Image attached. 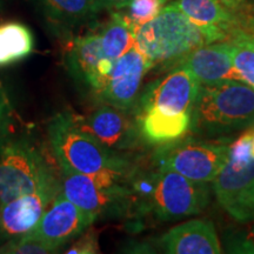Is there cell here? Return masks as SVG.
Wrapping results in <instances>:
<instances>
[{
    "instance_id": "cell-1",
    "label": "cell",
    "mask_w": 254,
    "mask_h": 254,
    "mask_svg": "<svg viewBox=\"0 0 254 254\" xmlns=\"http://www.w3.org/2000/svg\"><path fill=\"white\" fill-rule=\"evenodd\" d=\"M47 132L59 166L93 178L119 182H128L134 173V165L128 159L80 128L72 114H57L49 124Z\"/></svg>"
},
{
    "instance_id": "cell-2",
    "label": "cell",
    "mask_w": 254,
    "mask_h": 254,
    "mask_svg": "<svg viewBox=\"0 0 254 254\" xmlns=\"http://www.w3.org/2000/svg\"><path fill=\"white\" fill-rule=\"evenodd\" d=\"M254 126V88L240 80L199 85L190 131L220 138Z\"/></svg>"
},
{
    "instance_id": "cell-3",
    "label": "cell",
    "mask_w": 254,
    "mask_h": 254,
    "mask_svg": "<svg viewBox=\"0 0 254 254\" xmlns=\"http://www.w3.org/2000/svg\"><path fill=\"white\" fill-rule=\"evenodd\" d=\"M134 212L150 213L159 220H173L199 214L207 207L211 198L208 183L190 180L173 171L151 174L135 172L129 179Z\"/></svg>"
},
{
    "instance_id": "cell-4",
    "label": "cell",
    "mask_w": 254,
    "mask_h": 254,
    "mask_svg": "<svg viewBox=\"0 0 254 254\" xmlns=\"http://www.w3.org/2000/svg\"><path fill=\"white\" fill-rule=\"evenodd\" d=\"M206 44H212L206 31L192 23L172 2L134 31V47L153 67L173 68L184 57Z\"/></svg>"
},
{
    "instance_id": "cell-5",
    "label": "cell",
    "mask_w": 254,
    "mask_h": 254,
    "mask_svg": "<svg viewBox=\"0 0 254 254\" xmlns=\"http://www.w3.org/2000/svg\"><path fill=\"white\" fill-rule=\"evenodd\" d=\"M58 179L38 146L26 136L0 142V206Z\"/></svg>"
},
{
    "instance_id": "cell-6",
    "label": "cell",
    "mask_w": 254,
    "mask_h": 254,
    "mask_svg": "<svg viewBox=\"0 0 254 254\" xmlns=\"http://www.w3.org/2000/svg\"><path fill=\"white\" fill-rule=\"evenodd\" d=\"M62 168V193L85 212L100 219L126 217L134 207V198L128 182L93 178Z\"/></svg>"
},
{
    "instance_id": "cell-7",
    "label": "cell",
    "mask_w": 254,
    "mask_h": 254,
    "mask_svg": "<svg viewBox=\"0 0 254 254\" xmlns=\"http://www.w3.org/2000/svg\"><path fill=\"white\" fill-rule=\"evenodd\" d=\"M230 154V144L186 139L163 145L155 153L158 170L173 171L190 180L212 183L224 167Z\"/></svg>"
},
{
    "instance_id": "cell-8",
    "label": "cell",
    "mask_w": 254,
    "mask_h": 254,
    "mask_svg": "<svg viewBox=\"0 0 254 254\" xmlns=\"http://www.w3.org/2000/svg\"><path fill=\"white\" fill-rule=\"evenodd\" d=\"M94 221H97L94 215L69 201L60 190L34 227L26 234L60 251L66 244L77 239Z\"/></svg>"
},
{
    "instance_id": "cell-9",
    "label": "cell",
    "mask_w": 254,
    "mask_h": 254,
    "mask_svg": "<svg viewBox=\"0 0 254 254\" xmlns=\"http://www.w3.org/2000/svg\"><path fill=\"white\" fill-rule=\"evenodd\" d=\"M152 67L153 64L133 46L114 60L112 71L95 98L110 106L129 111L138 100L141 82Z\"/></svg>"
},
{
    "instance_id": "cell-10",
    "label": "cell",
    "mask_w": 254,
    "mask_h": 254,
    "mask_svg": "<svg viewBox=\"0 0 254 254\" xmlns=\"http://www.w3.org/2000/svg\"><path fill=\"white\" fill-rule=\"evenodd\" d=\"M62 190L60 178L0 206V245L24 236L37 224Z\"/></svg>"
},
{
    "instance_id": "cell-11",
    "label": "cell",
    "mask_w": 254,
    "mask_h": 254,
    "mask_svg": "<svg viewBox=\"0 0 254 254\" xmlns=\"http://www.w3.org/2000/svg\"><path fill=\"white\" fill-rule=\"evenodd\" d=\"M199 82L186 68L176 66L173 71L146 87L139 98V109L155 107L168 114L190 113Z\"/></svg>"
},
{
    "instance_id": "cell-12",
    "label": "cell",
    "mask_w": 254,
    "mask_h": 254,
    "mask_svg": "<svg viewBox=\"0 0 254 254\" xmlns=\"http://www.w3.org/2000/svg\"><path fill=\"white\" fill-rule=\"evenodd\" d=\"M126 112L104 104L85 118L74 116V119L80 128L93 135L106 147L122 152L135 148L141 136L138 124Z\"/></svg>"
},
{
    "instance_id": "cell-13",
    "label": "cell",
    "mask_w": 254,
    "mask_h": 254,
    "mask_svg": "<svg viewBox=\"0 0 254 254\" xmlns=\"http://www.w3.org/2000/svg\"><path fill=\"white\" fill-rule=\"evenodd\" d=\"M231 49L228 41L206 44L184 57L177 66L186 68L201 85L225 80L243 81L234 69Z\"/></svg>"
},
{
    "instance_id": "cell-14",
    "label": "cell",
    "mask_w": 254,
    "mask_h": 254,
    "mask_svg": "<svg viewBox=\"0 0 254 254\" xmlns=\"http://www.w3.org/2000/svg\"><path fill=\"white\" fill-rule=\"evenodd\" d=\"M172 4L192 23L206 31L212 43L228 41L243 31L239 15L219 0H173Z\"/></svg>"
},
{
    "instance_id": "cell-15",
    "label": "cell",
    "mask_w": 254,
    "mask_h": 254,
    "mask_svg": "<svg viewBox=\"0 0 254 254\" xmlns=\"http://www.w3.org/2000/svg\"><path fill=\"white\" fill-rule=\"evenodd\" d=\"M168 254H218L221 246L214 224L208 219H193L177 225L159 240Z\"/></svg>"
},
{
    "instance_id": "cell-16",
    "label": "cell",
    "mask_w": 254,
    "mask_h": 254,
    "mask_svg": "<svg viewBox=\"0 0 254 254\" xmlns=\"http://www.w3.org/2000/svg\"><path fill=\"white\" fill-rule=\"evenodd\" d=\"M45 20L66 39L92 23L103 7L98 0H32Z\"/></svg>"
},
{
    "instance_id": "cell-17",
    "label": "cell",
    "mask_w": 254,
    "mask_h": 254,
    "mask_svg": "<svg viewBox=\"0 0 254 254\" xmlns=\"http://www.w3.org/2000/svg\"><path fill=\"white\" fill-rule=\"evenodd\" d=\"M104 57L99 32H88L67 39L65 63L69 74L91 91L94 84L98 64Z\"/></svg>"
},
{
    "instance_id": "cell-18",
    "label": "cell",
    "mask_w": 254,
    "mask_h": 254,
    "mask_svg": "<svg viewBox=\"0 0 254 254\" xmlns=\"http://www.w3.org/2000/svg\"><path fill=\"white\" fill-rule=\"evenodd\" d=\"M136 124L144 140L163 146L179 140L190 131V113L168 114L155 107H145L138 110Z\"/></svg>"
},
{
    "instance_id": "cell-19",
    "label": "cell",
    "mask_w": 254,
    "mask_h": 254,
    "mask_svg": "<svg viewBox=\"0 0 254 254\" xmlns=\"http://www.w3.org/2000/svg\"><path fill=\"white\" fill-rule=\"evenodd\" d=\"M254 182V158L238 161L228 155L227 161L212 182L218 204L226 211L234 200Z\"/></svg>"
},
{
    "instance_id": "cell-20",
    "label": "cell",
    "mask_w": 254,
    "mask_h": 254,
    "mask_svg": "<svg viewBox=\"0 0 254 254\" xmlns=\"http://www.w3.org/2000/svg\"><path fill=\"white\" fill-rule=\"evenodd\" d=\"M135 26L127 17L114 11L106 24L100 28L99 37L105 58L114 62L134 46Z\"/></svg>"
},
{
    "instance_id": "cell-21",
    "label": "cell",
    "mask_w": 254,
    "mask_h": 254,
    "mask_svg": "<svg viewBox=\"0 0 254 254\" xmlns=\"http://www.w3.org/2000/svg\"><path fill=\"white\" fill-rule=\"evenodd\" d=\"M33 49L34 38L27 26L17 21L0 24V67L24 60Z\"/></svg>"
},
{
    "instance_id": "cell-22",
    "label": "cell",
    "mask_w": 254,
    "mask_h": 254,
    "mask_svg": "<svg viewBox=\"0 0 254 254\" xmlns=\"http://www.w3.org/2000/svg\"><path fill=\"white\" fill-rule=\"evenodd\" d=\"M231 43L232 63L241 80L254 88V38L245 32L234 34Z\"/></svg>"
},
{
    "instance_id": "cell-23",
    "label": "cell",
    "mask_w": 254,
    "mask_h": 254,
    "mask_svg": "<svg viewBox=\"0 0 254 254\" xmlns=\"http://www.w3.org/2000/svg\"><path fill=\"white\" fill-rule=\"evenodd\" d=\"M59 252L37 238L24 234L0 245V254H49Z\"/></svg>"
},
{
    "instance_id": "cell-24",
    "label": "cell",
    "mask_w": 254,
    "mask_h": 254,
    "mask_svg": "<svg viewBox=\"0 0 254 254\" xmlns=\"http://www.w3.org/2000/svg\"><path fill=\"white\" fill-rule=\"evenodd\" d=\"M166 1L167 0H131L126 6L128 8L127 17L136 28L139 25L147 23L157 17Z\"/></svg>"
},
{
    "instance_id": "cell-25",
    "label": "cell",
    "mask_w": 254,
    "mask_h": 254,
    "mask_svg": "<svg viewBox=\"0 0 254 254\" xmlns=\"http://www.w3.org/2000/svg\"><path fill=\"white\" fill-rule=\"evenodd\" d=\"M231 217L240 222H247L254 219V182L244 190L234 202L226 209Z\"/></svg>"
},
{
    "instance_id": "cell-26",
    "label": "cell",
    "mask_w": 254,
    "mask_h": 254,
    "mask_svg": "<svg viewBox=\"0 0 254 254\" xmlns=\"http://www.w3.org/2000/svg\"><path fill=\"white\" fill-rule=\"evenodd\" d=\"M99 252L98 234L90 227L84 233H81L66 251V253L69 254H95Z\"/></svg>"
},
{
    "instance_id": "cell-27",
    "label": "cell",
    "mask_w": 254,
    "mask_h": 254,
    "mask_svg": "<svg viewBox=\"0 0 254 254\" xmlns=\"http://www.w3.org/2000/svg\"><path fill=\"white\" fill-rule=\"evenodd\" d=\"M254 129H249L240 135L233 144L230 145V157L238 161H249L253 158L251 147H252V138Z\"/></svg>"
},
{
    "instance_id": "cell-28",
    "label": "cell",
    "mask_w": 254,
    "mask_h": 254,
    "mask_svg": "<svg viewBox=\"0 0 254 254\" xmlns=\"http://www.w3.org/2000/svg\"><path fill=\"white\" fill-rule=\"evenodd\" d=\"M234 245L230 246L231 252L237 253H254V226L250 234L241 239L233 240Z\"/></svg>"
},
{
    "instance_id": "cell-29",
    "label": "cell",
    "mask_w": 254,
    "mask_h": 254,
    "mask_svg": "<svg viewBox=\"0 0 254 254\" xmlns=\"http://www.w3.org/2000/svg\"><path fill=\"white\" fill-rule=\"evenodd\" d=\"M225 7L231 9L234 13L239 14L244 12L249 6V0H219Z\"/></svg>"
},
{
    "instance_id": "cell-30",
    "label": "cell",
    "mask_w": 254,
    "mask_h": 254,
    "mask_svg": "<svg viewBox=\"0 0 254 254\" xmlns=\"http://www.w3.org/2000/svg\"><path fill=\"white\" fill-rule=\"evenodd\" d=\"M103 9H109V11H120L125 8L131 0H98Z\"/></svg>"
},
{
    "instance_id": "cell-31",
    "label": "cell",
    "mask_w": 254,
    "mask_h": 254,
    "mask_svg": "<svg viewBox=\"0 0 254 254\" xmlns=\"http://www.w3.org/2000/svg\"><path fill=\"white\" fill-rule=\"evenodd\" d=\"M8 109H9V104H8L7 97H6L5 92L2 91V88L0 87V132H1V128L2 126H4L5 120L8 116Z\"/></svg>"
},
{
    "instance_id": "cell-32",
    "label": "cell",
    "mask_w": 254,
    "mask_h": 254,
    "mask_svg": "<svg viewBox=\"0 0 254 254\" xmlns=\"http://www.w3.org/2000/svg\"><path fill=\"white\" fill-rule=\"evenodd\" d=\"M244 31H245V33L254 38V15L244 19Z\"/></svg>"
},
{
    "instance_id": "cell-33",
    "label": "cell",
    "mask_w": 254,
    "mask_h": 254,
    "mask_svg": "<svg viewBox=\"0 0 254 254\" xmlns=\"http://www.w3.org/2000/svg\"><path fill=\"white\" fill-rule=\"evenodd\" d=\"M251 152H252V155L254 158V134H253V138H252V147H251Z\"/></svg>"
}]
</instances>
